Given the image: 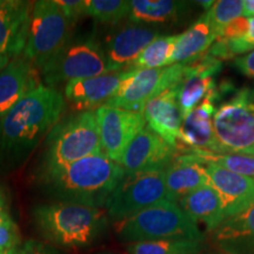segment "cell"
I'll return each instance as SVG.
<instances>
[{"label":"cell","instance_id":"1","mask_svg":"<svg viewBox=\"0 0 254 254\" xmlns=\"http://www.w3.org/2000/svg\"><path fill=\"white\" fill-rule=\"evenodd\" d=\"M64 110V95L43 84L21 98L0 118V166L23 164L58 125Z\"/></svg>","mask_w":254,"mask_h":254},{"label":"cell","instance_id":"2","mask_svg":"<svg viewBox=\"0 0 254 254\" xmlns=\"http://www.w3.org/2000/svg\"><path fill=\"white\" fill-rule=\"evenodd\" d=\"M125 174L120 164L99 153L80 159L41 182L51 195L64 202L100 208Z\"/></svg>","mask_w":254,"mask_h":254},{"label":"cell","instance_id":"3","mask_svg":"<svg viewBox=\"0 0 254 254\" xmlns=\"http://www.w3.org/2000/svg\"><path fill=\"white\" fill-rule=\"evenodd\" d=\"M38 230L55 245L69 249L90 246L107 230L105 212L92 206L73 202H53L34 208Z\"/></svg>","mask_w":254,"mask_h":254},{"label":"cell","instance_id":"4","mask_svg":"<svg viewBox=\"0 0 254 254\" xmlns=\"http://www.w3.org/2000/svg\"><path fill=\"white\" fill-rule=\"evenodd\" d=\"M103 153L93 111H85L59 123L47 139L40 164L41 180L75 161Z\"/></svg>","mask_w":254,"mask_h":254},{"label":"cell","instance_id":"5","mask_svg":"<svg viewBox=\"0 0 254 254\" xmlns=\"http://www.w3.org/2000/svg\"><path fill=\"white\" fill-rule=\"evenodd\" d=\"M117 236L126 243H140L165 239L204 241L198 225L177 202H158L132 217L116 222Z\"/></svg>","mask_w":254,"mask_h":254},{"label":"cell","instance_id":"6","mask_svg":"<svg viewBox=\"0 0 254 254\" xmlns=\"http://www.w3.org/2000/svg\"><path fill=\"white\" fill-rule=\"evenodd\" d=\"M112 72L103 46L93 37L71 38L40 69L46 86H56Z\"/></svg>","mask_w":254,"mask_h":254},{"label":"cell","instance_id":"7","mask_svg":"<svg viewBox=\"0 0 254 254\" xmlns=\"http://www.w3.org/2000/svg\"><path fill=\"white\" fill-rule=\"evenodd\" d=\"M213 128L221 154L254 155V87L234 90L217 106Z\"/></svg>","mask_w":254,"mask_h":254},{"label":"cell","instance_id":"8","mask_svg":"<svg viewBox=\"0 0 254 254\" xmlns=\"http://www.w3.org/2000/svg\"><path fill=\"white\" fill-rule=\"evenodd\" d=\"M72 26L56 0L33 1L23 57L41 69L71 39Z\"/></svg>","mask_w":254,"mask_h":254},{"label":"cell","instance_id":"9","mask_svg":"<svg viewBox=\"0 0 254 254\" xmlns=\"http://www.w3.org/2000/svg\"><path fill=\"white\" fill-rule=\"evenodd\" d=\"M164 200H168L165 170L145 171L125 174L110 194L105 209L106 214L117 222Z\"/></svg>","mask_w":254,"mask_h":254},{"label":"cell","instance_id":"10","mask_svg":"<svg viewBox=\"0 0 254 254\" xmlns=\"http://www.w3.org/2000/svg\"><path fill=\"white\" fill-rule=\"evenodd\" d=\"M185 64H174L155 69H129L118 92L105 104L114 109L144 113L150 100L168 88L176 87L185 77Z\"/></svg>","mask_w":254,"mask_h":254},{"label":"cell","instance_id":"11","mask_svg":"<svg viewBox=\"0 0 254 254\" xmlns=\"http://www.w3.org/2000/svg\"><path fill=\"white\" fill-rule=\"evenodd\" d=\"M94 113L103 153L120 164L127 146L146 127L144 113L129 112L106 105L97 109Z\"/></svg>","mask_w":254,"mask_h":254},{"label":"cell","instance_id":"12","mask_svg":"<svg viewBox=\"0 0 254 254\" xmlns=\"http://www.w3.org/2000/svg\"><path fill=\"white\" fill-rule=\"evenodd\" d=\"M221 98L220 88L217 87V90L211 92L194 110L184 117L177 145L178 153L198 150L221 154V148L215 138L213 128V117L217 110L215 104Z\"/></svg>","mask_w":254,"mask_h":254},{"label":"cell","instance_id":"13","mask_svg":"<svg viewBox=\"0 0 254 254\" xmlns=\"http://www.w3.org/2000/svg\"><path fill=\"white\" fill-rule=\"evenodd\" d=\"M177 153V148L167 144L161 136L146 126L126 147L120 166L126 174L166 170Z\"/></svg>","mask_w":254,"mask_h":254},{"label":"cell","instance_id":"14","mask_svg":"<svg viewBox=\"0 0 254 254\" xmlns=\"http://www.w3.org/2000/svg\"><path fill=\"white\" fill-rule=\"evenodd\" d=\"M160 36V30L157 27L135 23H127L111 32L104 47L111 71L129 67L142 51Z\"/></svg>","mask_w":254,"mask_h":254},{"label":"cell","instance_id":"15","mask_svg":"<svg viewBox=\"0 0 254 254\" xmlns=\"http://www.w3.org/2000/svg\"><path fill=\"white\" fill-rule=\"evenodd\" d=\"M186 66L185 77L177 88L178 105L183 119L207 98L211 92L217 90L215 75L221 71L222 62L206 53Z\"/></svg>","mask_w":254,"mask_h":254},{"label":"cell","instance_id":"16","mask_svg":"<svg viewBox=\"0 0 254 254\" xmlns=\"http://www.w3.org/2000/svg\"><path fill=\"white\" fill-rule=\"evenodd\" d=\"M208 185L220 198L225 218H231L254 204V179L225 170L214 164H205ZM225 219V220H226Z\"/></svg>","mask_w":254,"mask_h":254},{"label":"cell","instance_id":"17","mask_svg":"<svg viewBox=\"0 0 254 254\" xmlns=\"http://www.w3.org/2000/svg\"><path fill=\"white\" fill-rule=\"evenodd\" d=\"M128 72L129 69L126 68L71 81L65 85L64 98L81 112L90 111V109H99L116 95Z\"/></svg>","mask_w":254,"mask_h":254},{"label":"cell","instance_id":"18","mask_svg":"<svg viewBox=\"0 0 254 254\" xmlns=\"http://www.w3.org/2000/svg\"><path fill=\"white\" fill-rule=\"evenodd\" d=\"M33 2L0 0V55L21 57L27 43Z\"/></svg>","mask_w":254,"mask_h":254},{"label":"cell","instance_id":"19","mask_svg":"<svg viewBox=\"0 0 254 254\" xmlns=\"http://www.w3.org/2000/svg\"><path fill=\"white\" fill-rule=\"evenodd\" d=\"M39 85V74L33 64L23 56L9 60L0 71V118Z\"/></svg>","mask_w":254,"mask_h":254},{"label":"cell","instance_id":"20","mask_svg":"<svg viewBox=\"0 0 254 254\" xmlns=\"http://www.w3.org/2000/svg\"><path fill=\"white\" fill-rule=\"evenodd\" d=\"M177 88L178 86L161 92L148 101L144 110L148 127L174 148H177L183 125V116L177 99Z\"/></svg>","mask_w":254,"mask_h":254},{"label":"cell","instance_id":"21","mask_svg":"<svg viewBox=\"0 0 254 254\" xmlns=\"http://www.w3.org/2000/svg\"><path fill=\"white\" fill-rule=\"evenodd\" d=\"M212 240L222 253L254 254V204L222 221L212 232Z\"/></svg>","mask_w":254,"mask_h":254},{"label":"cell","instance_id":"22","mask_svg":"<svg viewBox=\"0 0 254 254\" xmlns=\"http://www.w3.org/2000/svg\"><path fill=\"white\" fill-rule=\"evenodd\" d=\"M208 185L205 164L199 163L190 155L177 153L165 170V186L168 200L178 202L193 190Z\"/></svg>","mask_w":254,"mask_h":254},{"label":"cell","instance_id":"23","mask_svg":"<svg viewBox=\"0 0 254 254\" xmlns=\"http://www.w3.org/2000/svg\"><path fill=\"white\" fill-rule=\"evenodd\" d=\"M218 38L215 30L207 14H202L182 34H178L170 65L189 64L195 62L207 53Z\"/></svg>","mask_w":254,"mask_h":254},{"label":"cell","instance_id":"24","mask_svg":"<svg viewBox=\"0 0 254 254\" xmlns=\"http://www.w3.org/2000/svg\"><path fill=\"white\" fill-rule=\"evenodd\" d=\"M177 204L193 221L204 224L209 232H213L226 219L220 198L209 185L189 193Z\"/></svg>","mask_w":254,"mask_h":254},{"label":"cell","instance_id":"25","mask_svg":"<svg viewBox=\"0 0 254 254\" xmlns=\"http://www.w3.org/2000/svg\"><path fill=\"white\" fill-rule=\"evenodd\" d=\"M189 5L174 0H131L128 20L144 25L168 23L179 18Z\"/></svg>","mask_w":254,"mask_h":254},{"label":"cell","instance_id":"26","mask_svg":"<svg viewBox=\"0 0 254 254\" xmlns=\"http://www.w3.org/2000/svg\"><path fill=\"white\" fill-rule=\"evenodd\" d=\"M187 154L201 164H214L231 172L254 179V155L234 153H212V152L190 150L179 152Z\"/></svg>","mask_w":254,"mask_h":254},{"label":"cell","instance_id":"27","mask_svg":"<svg viewBox=\"0 0 254 254\" xmlns=\"http://www.w3.org/2000/svg\"><path fill=\"white\" fill-rule=\"evenodd\" d=\"M202 241L189 239H165L128 244L127 254H201Z\"/></svg>","mask_w":254,"mask_h":254},{"label":"cell","instance_id":"28","mask_svg":"<svg viewBox=\"0 0 254 254\" xmlns=\"http://www.w3.org/2000/svg\"><path fill=\"white\" fill-rule=\"evenodd\" d=\"M178 34L173 36H160L154 39L139 55L129 69H155L170 66Z\"/></svg>","mask_w":254,"mask_h":254},{"label":"cell","instance_id":"29","mask_svg":"<svg viewBox=\"0 0 254 254\" xmlns=\"http://www.w3.org/2000/svg\"><path fill=\"white\" fill-rule=\"evenodd\" d=\"M127 0H86V15L103 24L116 25L128 18Z\"/></svg>","mask_w":254,"mask_h":254},{"label":"cell","instance_id":"30","mask_svg":"<svg viewBox=\"0 0 254 254\" xmlns=\"http://www.w3.org/2000/svg\"><path fill=\"white\" fill-rule=\"evenodd\" d=\"M243 12V0H218L213 2L208 11H206V14L219 33L227 24L241 17Z\"/></svg>","mask_w":254,"mask_h":254},{"label":"cell","instance_id":"31","mask_svg":"<svg viewBox=\"0 0 254 254\" xmlns=\"http://www.w3.org/2000/svg\"><path fill=\"white\" fill-rule=\"evenodd\" d=\"M20 239L19 228L9 214L5 195L0 192V253L6 254L20 245Z\"/></svg>","mask_w":254,"mask_h":254},{"label":"cell","instance_id":"32","mask_svg":"<svg viewBox=\"0 0 254 254\" xmlns=\"http://www.w3.org/2000/svg\"><path fill=\"white\" fill-rule=\"evenodd\" d=\"M249 18L241 17L237 18L236 20L231 21L230 24H227L224 28H221L218 33L219 40H233L238 39V38L244 37L249 32Z\"/></svg>","mask_w":254,"mask_h":254},{"label":"cell","instance_id":"33","mask_svg":"<svg viewBox=\"0 0 254 254\" xmlns=\"http://www.w3.org/2000/svg\"><path fill=\"white\" fill-rule=\"evenodd\" d=\"M56 2L72 25L86 15V0H56Z\"/></svg>","mask_w":254,"mask_h":254},{"label":"cell","instance_id":"34","mask_svg":"<svg viewBox=\"0 0 254 254\" xmlns=\"http://www.w3.org/2000/svg\"><path fill=\"white\" fill-rule=\"evenodd\" d=\"M6 254H60L55 247L40 243L37 240H28L20 244L14 249L9 250Z\"/></svg>","mask_w":254,"mask_h":254},{"label":"cell","instance_id":"35","mask_svg":"<svg viewBox=\"0 0 254 254\" xmlns=\"http://www.w3.org/2000/svg\"><path fill=\"white\" fill-rule=\"evenodd\" d=\"M233 66L243 75L254 79V50L247 55L233 59Z\"/></svg>","mask_w":254,"mask_h":254},{"label":"cell","instance_id":"36","mask_svg":"<svg viewBox=\"0 0 254 254\" xmlns=\"http://www.w3.org/2000/svg\"><path fill=\"white\" fill-rule=\"evenodd\" d=\"M244 12L243 15L246 18L254 17V0H243Z\"/></svg>","mask_w":254,"mask_h":254},{"label":"cell","instance_id":"37","mask_svg":"<svg viewBox=\"0 0 254 254\" xmlns=\"http://www.w3.org/2000/svg\"><path fill=\"white\" fill-rule=\"evenodd\" d=\"M9 60H11V58H9L8 56L0 55V71H1V69L4 68L6 65H7V64L9 63Z\"/></svg>","mask_w":254,"mask_h":254},{"label":"cell","instance_id":"38","mask_svg":"<svg viewBox=\"0 0 254 254\" xmlns=\"http://www.w3.org/2000/svg\"><path fill=\"white\" fill-rule=\"evenodd\" d=\"M213 2L214 1H196V4L202 6V7L206 9V11H208V9L211 8V6L213 5Z\"/></svg>","mask_w":254,"mask_h":254},{"label":"cell","instance_id":"39","mask_svg":"<svg viewBox=\"0 0 254 254\" xmlns=\"http://www.w3.org/2000/svg\"><path fill=\"white\" fill-rule=\"evenodd\" d=\"M99 254H117V253H112V252H103V253H99Z\"/></svg>","mask_w":254,"mask_h":254},{"label":"cell","instance_id":"40","mask_svg":"<svg viewBox=\"0 0 254 254\" xmlns=\"http://www.w3.org/2000/svg\"><path fill=\"white\" fill-rule=\"evenodd\" d=\"M219 254H227V253H222V252H221V253H219Z\"/></svg>","mask_w":254,"mask_h":254},{"label":"cell","instance_id":"41","mask_svg":"<svg viewBox=\"0 0 254 254\" xmlns=\"http://www.w3.org/2000/svg\"><path fill=\"white\" fill-rule=\"evenodd\" d=\"M0 254H4V253H0Z\"/></svg>","mask_w":254,"mask_h":254}]
</instances>
